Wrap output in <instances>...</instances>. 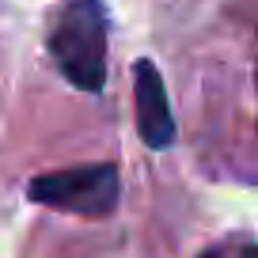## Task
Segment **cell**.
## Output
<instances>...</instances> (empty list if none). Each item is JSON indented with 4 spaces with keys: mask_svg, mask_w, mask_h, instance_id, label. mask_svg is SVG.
I'll list each match as a JSON object with an SVG mask.
<instances>
[{
    "mask_svg": "<svg viewBox=\"0 0 258 258\" xmlns=\"http://www.w3.org/2000/svg\"><path fill=\"white\" fill-rule=\"evenodd\" d=\"M46 53L69 88L103 95L110 73V12L103 0H64L46 31Z\"/></svg>",
    "mask_w": 258,
    "mask_h": 258,
    "instance_id": "1",
    "label": "cell"
},
{
    "mask_svg": "<svg viewBox=\"0 0 258 258\" xmlns=\"http://www.w3.org/2000/svg\"><path fill=\"white\" fill-rule=\"evenodd\" d=\"M27 202L42 209H57L84 220H106L121 202V175L118 163H76L61 171H42L27 182Z\"/></svg>",
    "mask_w": 258,
    "mask_h": 258,
    "instance_id": "2",
    "label": "cell"
},
{
    "mask_svg": "<svg viewBox=\"0 0 258 258\" xmlns=\"http://www.w3.org/2000/svg\"><path fill=\"white\" fill-rule=\"evenodd\" d=\"M133 121H137V133L148 152H167L178 141L167 80H163V73L156 69L152 57L133 61Z\"/></svg>",
    "mask_w": 258,
    "mask_h": 258,
    "instance_id": "3",
    "label": "cell"
},
{
    "mask_svg": "<svg viewBox=\"0 0 258 258\" xmlns=\"http://www.w3.org/2000/svg\"><path fill=\"white\" fill-rule=\"evenodd\" d=\"M198 258H258V243H254V235L239 232V235H228V239L205 247Z\"/></svg>",
    "mask_w": 258,
    "mask_h": 258,
    "instance_id": "4",
    "label": "cell"
}]
</instances>
